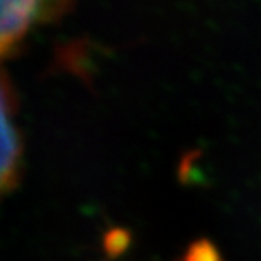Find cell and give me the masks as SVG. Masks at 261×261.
<instances>
[{"instance_id":"1","label":"cell","mask_w":261,"mask_h":261,"mask_svg":"<svg viewBox=\"0 0 261 261\" xmlns=\"http://www.w3.org/2000/svg\"><path fill=\"white\" fill-rule=\"evenodd\" d=\"M36 2L20 0L9 2L4 0L0 4L2 20H0V53L2 58H9L19 53V44L24 34L28 33L31 20H34Z\"/></svg>"},{"instance_id":"6","label":"cell","mask_w":261,"mask_h":261,"mask_svg":"<svg viewBox=\"0 0 261 261\" xmlns=\"http://www.w3.org/2000/svg\"><path fill=\"white\" fill-rule=\"evenodd\" d=\"M202 156L198 149H190L181 156L180 165H178V181L184 185H202L203 184V175L202 171L197 168V161Z\"/></svg>"},{"instance_id":"8","label":"cell","mask_w":261,"mask_h":261,"mask_svg":"<svg viewBox=\"0 0 261 261\" xmlns=\"http://www.w3.org/2000/svg\"><path fill=\"white\" fill-rule=\"evenodd\" d=\"M2 116H7L9 114H14L15 109H17V95H15V90L10 83L7 73H2Z\"/></svg>"},{"instance_id":"2","label":"cell","mask_w":261,"mask_h":261,"mask_svg":"<svg viewBox=\"0 0 261 261\" xmlns=\"http://www.w3.org/2000/svg\"><path fill=\"white\" fill-rule=\"evenodd\" d=\"M20 158H22V136L10 124L7 116H2V170L0 187L2 194L17 189L20 181Z\"/></svg>"},{"instance_id":"3","label":"cell","mask_w":261,"mask_h":261,"mask_svg":"<svg viewBox=\"0 0 261 261\" xmlns=\"http://www.w3.org/2000/svg\"><path fill=\"white\" fill-rule=\"evenodd\" d=\"M93 46L87 39H73L68 43L58 44L55 49L53 66L55 70H65L82 78L88 87L92 85L93 78V60H92Z\"/></svg>"},{"instance_id":"4","label":"cell","mask_w":261,"mask_h":261,"mask_svg":"<svg viewBox=\"0 0 261 261\" xmlns=\"http://www.w3.org/2000/svg\"><path fill=\"white\" fill-rule=\"evenodd\" d=\"M130 244L129 229L121 226L109 227L102 236V251L107 259H117L127 251Z\"/></svg>"},{"instance_id":"5","label":"cell","mask_w":261,"mask_h":261,"mask_svg":"<svg viewBox=\"0 0 261 261\" xmlns=\"http://www.w3.org/2000/svg\"><path fill=\"white\" fill-rule=\"evenodd\" d=\"M178 261H224L219 248L208 238L194 239Z\"/></svg>"},{"instance_id":"7","label":"cell","mask_w":261,"mask_h":261,"mask_svg":"<svg viewBox=\"0 0 261 261\" xmlns=\"http://www.w3.org/2000/svg\"><path fill=\"white\" fill-rule=\"evenodd\" d=\"M70 9H73V2L66 0H49V2H36L34 20L41 24H49L60 20Z\"/></svg>"}]
</instances>
